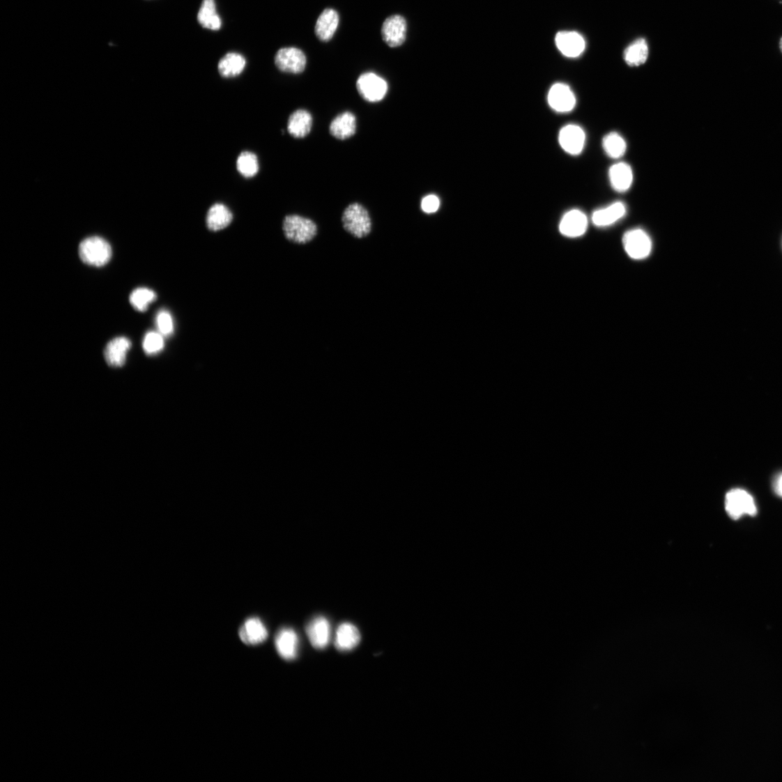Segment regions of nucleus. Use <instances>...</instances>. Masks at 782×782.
Masks as SVG:
<instances>
[{"label":"nucleus","instance_id":"423d86ee","mask_svg":"<svg viewBox=\"0 0 782 782\" xmlns=\"http://www.w3.org/2000/svg\"><path fill=\"white\" fill-rule=\"evenodd\" d=\"M623 245L627 254L634 259L647 257L652 250V242L648 235L641 229L631 230L623 236Z\"/></svg>","mask_w":782,"mask_h":782},{"label":"nucleus","instance_id":"f03ea898","mask_svg":"<svg viewBox=\"0 0 782 782\" xmlns=\"http://www.w3.org/2000/svg\"><path fill=\"white\" fill-rule=\"evenodd\" d=\"M283 229L286 238L296 244H307L318 233V227L312 220L297 215L285 217Z\"/></svg>","mask_w":782,"mask_h":782},{"label":"nucleus","instance_id":"a878e982","mask_svg":"<svg viewBox=\"0 0 782 782\" xmlns=\"http://www.w3.org/2000/svg\"><path fill=\"white\" fill-rule=\"evenodd\" d=\"M648 56V47L644 39L631 44L624 51V59L628 66L637 67L644 64Z\"/></svg>","mask_w":782,"mask_h":782},{"label":"nucleus","instance_id":"2f4dec72","mask_svg":"<svg viewBox=\"0 0 782 782\" xmlns=\"http://www.w3.org/2000/svg\"><path fill=\"white\" fill-rule=\"evenodd\" d=\"M439 207L440 200L436 195H428L422 200L421 208L425 213H434L439 209Z\"/></svg>","mask_w":782,"mask_h":782},{"label":"nucleus","instance_id":"412c9836","mask_svg":"<svg viewBox=\"0 0 782 782\" xmlns=\"http://www.w3.org/2000/svg\"><path fill=\"white\" fill-rule=\"evenodd\" d=\"M356 128L355 115L350 112H345L332 121L330 125V132L335 138L344 140L355 135Z\"/></svg>","mask_w":782,"mask_h":782},{"label":"nucleus","instance_id":"6e6552de","mask_svg":"<svg viewBox=\"0 0 782 782\" xmlns=\"http://www.w3.org/2000/svg\"><path fill=\"white\" fill-rule=\"evenodd\" d=\"M407 24L405 18L399 15L390 16L382 26V37L390 47H399L406 38Z\"/></svg>","mask_w":782,"mask_h":782},{"label":"nucleus","instance_id":"20e7f679","mask_svg":"<svg viewBox=\"0 0 782 782\" xmlns=\"http://www.w3.org/2000/svg\"><path fill=\"white\" fill-rule=\"evenodd\" d=\"M725 509L735 520L744 515L755 516L758 512L753 497L740 489H733L726 495Z\"/></svg>","mask_w":782,"mask_h":782},{"label":"nucleus","instance_id":"aec40b11","mask_svg":"<svg viewBox=\"0 0 782 782\" xmlns=\"http://www.w3.org/2000/svg\"><path fill=\"white\" fill-rule=\"evenodd\" d=\"M609 179L614 190L619 192L628 191L633 181L631 167L624 162L612 165L609 170Z\"/></svg>","mask_w":782,"mask_h":782},{"label":"nucleus","instance_id":"7ed1b4c3","mask_svg":"<svg viewBox=\"0 0 782 782\" xmlns=\"http://www.w3.org/2000/svg\"><path fill=\"white\" fill-rule=\"evenodd\" d=\"M342 222L344 229L356 238L367 236L371 231V222L368 211L358 203H353L344 210Z\"/></svg>","mask_w":782,"mask_h":782},{"label":"nucleus","instance_id":"dca6fc26","mask_svg":"<svg viewBox=\"0 0 782 782\" xmlns=\"http://www.w3.org/2000/svg\"><path fill=\"white\" fill-rule=\"evenodd\" d=\"M132 342L125 337H118L110 341L105 350V358L109 366L119 367L124 365L127 353L132 348Z\"/></svg>","mask_w":782,"mask_h":782},{"label":"nucleus","instance_id":"2eb2a0df","mask_svg":"<svg viewBox=\"0 0 782 782\" xmlns=\"http://www.w3.org/2000/svg\"><path fill=\"white\" fill-rule=\"evenodd\" d=\"M588 226L586 215L581 210H572L563 217L560 230L565 236L576 238L583 236L586 232Z\"/></svg>","mask_w":782,"mask_h":782},{"label":"nucleus","instance_id":"473e14b6","mask_svg":"<svg viewBox=\"0 0 782 782\" xmlns=\"http://www.w3.org/2000/svg\"><path fill=\"white\" fill-rule=\"evenodd\" d=\"M774 490L778 496L782 498V473L776 477L774 481Z\"/></svg>","mask_w":782,"mask_h":782},{"label":"nucleus","instance_id":"f257e3e1","mask_svg":"<svg viewBox=\"0 0 782 782\" xmlns=\"http://www.w3.org/2000/svg\"><path fill=\"white\" fill-rule=\"evenodd\" d=\"M79 254L85 264L102 267L109 262L113 251L105 239L99 236H91L81 242Z\"/></svg>","mask_w":782,"mask_h":782},{"label":"nucleus","instance_id":"cd10ccee","mask_svg":"<svg viewBox=\"0 0 782 782\" xmlns=\"http://www.w3.org/2000/svg\"><path fill=\"white\" fill-rule=\"evenodd\" d=\"M603 147L608 156L613 159H618L625 154L627 143L621 135L612 132L604 138Z\"/></svg>","mask_w":782,"mask_h":782},{"label":"nucleus","instance_id":"f8f14e48","mask_svg":"<svg viewBox=\"0 0 782 782\" xmlns=\"http://www.w3.org/2000/svg\"><path fill=\"white\" fill-rule=\"evenodd\" d=\"M275 645L277 653L286 661H293L298 656L300 641L296 632L291 628H283L275 636Z\"/></svg>","mask_w":782,"mask_h":782},{"label":"nucleus","instance_id":"f3484780","mask_svg":"<svg viewBox=\"0 0 782 782\" xmlns=\"http://www.w3.org/2000/svg\"><path fill=\"white\" fill-rule=\"evenodd\" d=\"M339 24L338 13L330 8L325 10L316 22V36L323 42L330 41L336 33Z\"/></svg>","mask_w":782,"mask_h":782},{"label":"nucleus","instance_id":"72a5a7b5","mask_svg":"<svg viewBox=\"0 0 782 782\" xmlns=\"http://www.w3.org/2000/svg\"><path fill=\"white\" fill-rule=\"evenodd\" d=\"M779 47H780V49H781V52H782V37H781V40H780V43H779Z\"/></svg>","mask_w":782,"mask_h":782},{"label":"nucleus","instance_id":"b1692460","mask_svg":"<svg viewBox=\"0 0 782 782\" xmlns=\"http://www.w3.org/2000/svg\"><path fill=\"white\" fill-rule=\"evenodd\" d=\"M246 60L240 54L231 52L224 56L218 63V71L222 77H236L243 72Z\"/></svg>","mask_w":782,"mask_h":782},{"label":"nucleus","instance_id":"c85d7f7f","mask_svg":"<svg viewBox=\"0 0 782 782\" xmlns=\"http://www.w3.org/2000/svg\"><path fill=\"white\" fill-rule=\"evenodd\" d=\"M236 167L238 173L245 178L255 176L259 170L257 157L251 152H243L238 158Z\"/></svg>","mask_w":782,"mask_h":782},{"label":"nucleus","instance_id":"1a4fd4ad","mask_svg":"<svg viewBox=\"0 0 782 782\" xmlns=\"http://www.w3.org/2000/svg\"><path fill=\"white\" fill-rule=\"evenodd\" d=\"M558 141L565 152L572 155H577L583 151L585 134L579 125L569 124L562 128Z\"/></svg>","mask_w":782,"mask_h":782},{"label":"nucleus","instance_id":"4be33fe9","mask_svg":"<svg viewBox=\"0 0 782 782\" xmlns=\"http://www.w3.org/2000/svg\"><path fill=\"white\" fill-rule=\"evenodd\" d=\"M626 213V207L622 202H615L610 206L595 211L592 217L595 226L609 227L622 219Z\"/></svg>","mask_w":782,"mask_h":782},{"label":"nucleus","instance_id":"9b49d317","mask_svg":"<svg viewBox=\"0 0 782 782\" xmlns=\"http://www.w3.org/2000/svg\"><path fill=\"white\" fill-rule=\"evenodd\" d=\"M307 635L312 645L318 650L325 649L331 638V627L324 617H316L309 622L306 628Z\"/></svg>","mask_w":782,"mask_h":782},{"label":"nucleus","instance_id":"4468645a","mask_svg":"<svg viewBox=\"0 0 782 782\" xmlns=\"http://www.w3.org/2000/svg\"><path fill=\"white\" fill-rule=\"evenodd\" d=\"M242 642L248 645H256L265 642L268 637V631L259 618L248 619L242 625L238 632Z\"/></svg>","mask_w":782,"mask_h":782},{"label":"nucleus","instance_id":"0eeeda50","mask_svg":"<svg viewBox=\"0 0 782 782\" xmlns=\"http://www.w3.org/2000/svg\"><path fill=\"white\" fill-rule=\"evenodd\" d=\"M275 63L277 68L283 72L299 74L305 70L307 59L301 49L287 47L281 49L277 52Z\"/></svg>","mask_w":782,"mask_h":782},{"label":"nucleus","instance_id":"7c9ffc66","mask_svg":"<svg viewBox=\"0 0 782 782\" xmlns=\"http://www.w3.org/2000/svg\"><path fill=\"white\" fill-rule=\"evenodd\" d=\"M158 332L163 337H169L174 332V325L171 314L166 311L161 310L158 312L156 319Z\"/></svg>","mask_w":782,"mask_h":782},{"label":"nucleus","instance_id":"6ab92c4d","mask_svg":"<svg viewBox=\"0 0 782 782\" xmlns=\"http://www.w3.org/2000/svg\"><path fill=\"white\" fill-rule=\"evenodd\" d=\"M312 122V117L308 111L296 110L289 118V132L294 138H305L311 132Z\"/></svg>","mask_w":782,"mask_h":782},{"label":"nucleus","instance_id":"c756f323","mask_svg":"<svg viewBox=\"0 0 782 782\" xmlns=\"http://www.w3.org/2000/svg\"><path fill=\"white\" fill-rule=\"evenodd\" d=\"M163 336L159 332H148L143 342V348L147 355H153L160 352L164 348Z\"/></svg>","mask_w":782,"mask_h":782},{"label":"nucleus","instance_id":"39448f33","mask_svg":"<svg viewBox=\"0 0 782 782\" xmlns=\"http://www.w3.org/2000/svg\"><path fill=\"white\" fill-rule=\"evenodd\" d=\"M357 88L361 97L369 102L381 101L387 94L388 84L374 72H366L358 79Z\"/></svg>","mask_w":782,"mask_h":782},{"label":"nucleus","instance_id":"a211bd4d","mask_svg":"<svg viewBox=\"0 0 782 782\" xmlns=\"http://www.w3.org/2000/svg\"><path fill=\"white\" fill-rule=\"evenodd\" d=\"M361 635L358 627L351 623H343L337 629L335 646L341 651L355 649L360 643Z\"/></svg>","mask_w":782,"mask_h":782},{"label":"nucleus","instance_id":"393cba45","mask_svg":"<svg viewBox=\"0 0 782 782\" xmlns=\"http://www.w3.org/2000/svg\"><path fill=\"white\" fill-rule=\"evenodd\" d=\"M197 20L200 25L206 29L217 31L221 28L222 22L217 13L215 0H203Z\"/></svg>","mask_w":782,"mask_h":782},{"label":"nucleus","instance_id":"9d476101","mask_svg":"<svg viewBox=\"0 0 782 782\" xmlns=\"http://www.w3.org/2000/svg\"><path fill=\"white\" fill-rule=\"evenodd\" d=\"M548 101L551 107L558 113H568L576 105V98L569 86L558 83L550 89Z\"/></svg>","mask_w":782,"mask_h":782},{"label":"nucleus","instance_id":"bb28decb","mask_svg":"<svg viewBox=\"0 0 782 782\" xmlns=\"http://www.w3.org/2000/svg\"><path fill=\"white\" fill-rule=\"evenodd\" d=\"M157 299V294L151 289L139 288L133 291L129 297L130 305L138 312H146L151 303Z\"/></svg>","mask_w":782,"mask_h":782},{"label":"nucleus","instance_id":"5701e85b","mask_svg":"<svg viewBox=\"0 0 782 782\" xmlns=\"http://www.w3.org/2000/svg\"><path fill=\"white\" fill-rule=\"evenodd\" d=\"M233 220L231 211L223 204H215L207 215L208 228L212 231H219L227 228Z\"/></svg>","mask_w":782,"mask_h":782},{"label":"nucleus","instance_id":"ddd939ff","mask_svg":"<svg viewBox=\"0 0 782 782\" xmlns=\"http://www.w3.org/2000/svg\"><path fill=\"white\" fill-rule=\"evenodd\" d=\"M555 45L568 58L578 57L585 49L583 37L574 31H561L555 36Z\"/></svg>","mask_w":782,"mask_h":782}]
</instances>
